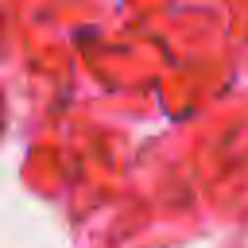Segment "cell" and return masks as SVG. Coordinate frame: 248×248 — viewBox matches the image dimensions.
Instances as JSON below:
<instances>
[{
    "instance_id": "cell-1",
    "label": "cell",
    "mask_w": 248,
    "mask_h": 248,
    "mask_svg": "<svg viewBox=\"0 0 248 248\" xmlns=\"http://www.w3.org/2000/svg\"><path fill=\"white\" fill-rule=\"evenodd\" d=\"M0 128H4V101H0Z\"/></svg>"
}]
</instances>
